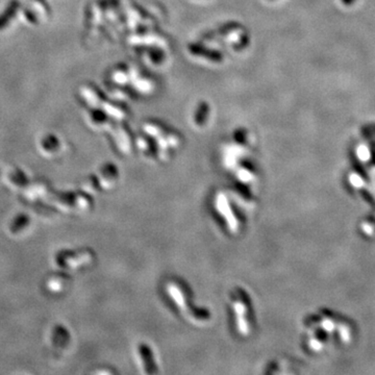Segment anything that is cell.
I'll use <instances>...</instances> for the list:
<instances>
[{
	"mask_svg": "<svg viewBox=\"0 0 375 375\" xmlns=\"http://www.w3.org/2000/svg\"><path fill=\"white\" fill-rule=\"evenodd\" d=\"M232 307L235 312V325L240 336L247 337L252 332L251 302L243 289H237L232 294Z\"/></svg>",
	"mask_w": 375,
	"mask_h": 375,
	"instance_id": "cell-1",
	"label": "cell"
},
{
	"mask_svg": "<svg viewBox=\"0 0 375 375\" xmlns=\"http://www.w3.org/2000/svg\"><path fill=\"white\" fill-rule=\"evenodd\" d=\"M137 358L140 363V366L143 369V373H154L156 372L155 369H153L154 363L153 358L151 354V349H149L146 345H140L137 349Z\"/></svg>",
	"mask_w": 375,
	"mask_h": 375,
	"instance_id": "cell-2",
	"label": "cell"
},
{
	"mask_svg": "<svg viewBox=\"0 0 375 375\" xmlns=\"http://www.w3.org/2000/svg\"><path fill=\"white\" fill-rule=\"evenodd\" d=\"M342 1L345 3V4H352L355 0H342Z\"/></svg>",
	"mask_w": 375,
	"mask_h": 375,
	"instance_id": "cell-3",
	"label": "cell"
}]
</instances>
